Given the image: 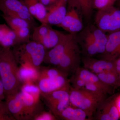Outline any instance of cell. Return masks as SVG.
I'll return each mask as SVG.
<instances>
[{"label":"cell","instance_id":"30bf717a","mask_svg":"<svg viewBox=\"0 0 120 120\" xmlns=\"http://www.w3.org/2000/svg\"><path fill=\"white\" fill-rule=\"evenodd\" d=\"M20 91L23 107L24 120H33L35 116L44 110L41 101V94H31Z\"/></svg>","mask_w":120,"mask_h":120},{"label":"cell","instance_id":"2e32d148","mask_svg":"<svg viewBox=\"0 0 120 120\" xmlns=\"http://www.w3.org/2000/svg\"><path fill=\"white\" fill-rule=\"evenodd\" d=\"M74 74L86 82L93 84L98 87L107 94L112 95L113 94L114 90H115L114 88L104 83L96 74L86 69L79 67Z\"/></svg>","mask_w":120,"mask_h":120},{"label":"cell","instance_id":"836d02e7","mask_svg":"<svg viewBox=\"0 0 120 120\" xmlns=\"http://www.w3.org/2000/svg\"><path fill=\"white\" fill-rule=\"evenodd\" d=\"M115 102L118 109L120 118V94L117 95L115 98Z\"/></svg>","mask_w":120,"mask_h":120},{"label":"cell","instance_id":"8fae6325","mask_svg":"<svg viewBox=\"0 0 120 120\" xmlns=\"http://www.w3.org/2000/svg\"><path fill=\"white\" fill-rule=\"evenodd\" d=\"M76 35L70 33L65 34L57 45L46 52L43 62L57 66L65 52L75 37Z\"/></svg>","mask_w":120,"mask_h":120},{"label":"cell","instance_id":"5bb4252c","mask_svg":"<svg viewBox=\"0 0 120 120\" xmlns=\"http://www.w3.org/2000/svg\"><path fill=\"white\" fill-rule=\"evenodd\" d=\"M68 0H60L52 7L47 9L45 23L58 26L62 22L67 12Z\"/></svg>","mask_w":120,"mask_h":120},{"label":"cell","instance_id":"e575fe53","mask_svg":"<svg viewBox=\"0 0 120 120\" xmlns=\"http://www.w3.org/2000/svg\"><path fill=\"white\" fill-rule=\"evenodd\" d=\"M118 86L120 87V73L118 74Z\"/></svg>","mask_w":120,"mask_h":120},{"label":"cell","instance_id":"277c9868","mask_svg":"<svg viewBox=\"0 0 120 120\" xmlns=\"http://www.w3.org/2000/svg\"><path fill=\"white\" fill-rule=\"evenodd\" d=\"M106 95L98 94L86 89H75L70 87V103L84 110L90 120H93L94 114L102 101L107 98Z\"/></svg>","mask_w":120,"mask_h":120},{"label":"cell","instance_id":"52a82bcc","mask_svg":"<svg viewBox=\"0 0 120 120\" xmlns=\"http://www.w3.org/2000/svg\"><path fill=\"white\" fill-rule=\"evenodd\" d=\"M76 37V35L65 52L59 64L56 66L57 68L68 75L75 73L80 67L82 61V52Z\"/></svg>","mask_w":120,"mask_h":120},{"label":"cell","instance_id":"603a6c76","mask_svg":"<svg viewBox=\"0 0 120 120\" xmlns=\"http://www.w3.org/2000/svg\"><path fill=\"white\" fill-rule=\"evenodd\" d=\"M50 28L49 25L45 23L35 27L31 37L32 41L43 45L49 36Z\"/></svg>","mask_w":120,"mask_h":120},{"label":"cell","instance_id":"9c48e42d","mask_svg":"<svg viewBox=\"0 0 120 120\" xmlns=\"http://www.w3.org/2000/svg\"><path fill=\"white\" fill-rule=\"evenodd\" d=\"M0 11L4 15L16 16L26 20L32 28L35 27L34 17L30 13L23 0H0Z\"/></svg>","mask_w":120,"mask_h":120},{"label":"cell","instance_id":"484cf974","mask_svg":"<svg viewBox=\"0 0 120 120\" xmlns=\"http://www.w3.org/2000/svg\"><path fill=\"white\" fill-rule=\"evenodd\" d=\"M79 8L80 13L87 21L90 19L92 14L91 0H75Z\"/></svg>","mask_w":120,"mask_h":120},{"label":"cell","instance_id":"d590c367","mask_svg":"<svg viewBox=\"0 0 120 120\" xmlns=\"http://www.w3.org/2000/svg\"><path fill=\"white\" fill-rule=\"evenodd\" d=\"M116 2V5L117 7L120 8V0H117Z\"/></svg>","mask_w":120,"mask_h":120},{"label":"cell","instance_id":"4dcf8cb0","mask_svg":"<svg viewBox=\"0 0 120 120\" xmlns=\"http://www.w3.org/2000/svg\"><path fill=\"white\" fill-rule=\"evenodd\" d=\"M56 117L51 112L43 111L35 116L33 120H56Z\"/></svg>","mask_w":120,"mask_h":120},{"label":"cell","instance_id":"9a60e30c","mask_svg":"<svg viewBox=\"0 0 120 120\" xmlns=\"http://www.w3.org/2000/svg\"><path fill=\"white\" fill-rule=\"evenodd\" d=\"M105 52L101 59L115 60L120 56V30L108 34Z\"/></svg>","mask_w":120,"mask_h":120},{"label":"cell","instance_id":"d6a6232c","mask_svg":"<svg viewBox=\"0 0 120 120\" xmlns=\"http://www.w3.org/2000/svg\"><path fill=\"white\" fill-rule=\"evenodd\" d=\"M5 98L4 89L1 78L0 76V101H3Z\"/></svg>","mask_w":120,"mask_h":120},{"label":"cell","instance_id":"8992f818","mask_svg":"<svg viewBox=\"0 0 120 120\" xmlns=\"http://www.w3.org/2000/svg\"><path fill=\"white\" fill-rule=\"evenodd\" d=\"M70 87L47 93L41 92V98L50 112L58 120L61 112L70 104Z\"/></svg>","mask_w":120,"mask_h":120},{"label":"cell","instance_id":"ffe728a7","mask_svg":"<svg viewBox=\"0 0 120 120\" xmlns=\"http://www.w3.org/2000/svg\"><path fill=\"white\" fill-rule=\"evenodd\" d=\"M39 70L32 65L27 64L20 65L19 67L18 76L22 84L28 82H37L39 76Z\"/></svg>","mask_w":120,"mask_h":120},{"label":"cell","instance_id":"e0dca14e","mask_svg":"<svg viewBox=\"0 0 120 120\" xmlns=\"http://www.w3.org/2000/svg\"><path fill=\"white\" fill-rule=\"evenodd\" d=\"M9 112L15 120H24L23 107L20 91L5 97Z\"/></svg>","mask_w":120,"mask_h":120},{"label":"cell","instance_id":"5b68a950","mask_svg":"<svg viewBox=\"0 0 120 120\" xmlns=\"http://www.w3.org/2000/svg\"><path fill=\"white\" fill-rule=\"evenodd\" d=\"M95 22L96 26L105 33L120 30V8L113 5L98 11Z\"/></svg>","mask_w":120,"mask_h":120},{"label":"cell","instance_id":"cb8c5ba5","mask_svg":"<svg viewBox=\"0 0 120 120\" xmlns=\"http://www.w3.org/2000/svg\"><path fill=\"white\" fill-rule=\"evenodd\" d=\"M2 17L9 26L14 30L23 27H28L30 29L32 28V26L27 21L20 17L4 14L2 15Z\"/></svg>","mask_w":120,"mask_h":120},{"label":"cell","instance_id":"4fadbf2b","mask_svg":"<svg viewBox=\"0 0 120 120\" xmlns=\"http://www.w3.org/2000/svg\"><path fill=\"white\" fill-rule=\"evenodd\" d=\"M82 62L84 68L96 74L108 71L117 73L114 60L97 59L92 57L84 56L82 58Z\"/></svg>","mask_w":120,"mask_h":120},{"label":"cell","instance_id":"44dd1931","mask_svg":"<svg viewBox=\"0 0 120 120\" xmlns=\"http://www.w3.org/2000/svg\"><path fill=\"white\" fill-rule=\"evenodd\" d=\"M95 42L99 50L100 54L105 52L108 35L92 24L88 26L84 29Z\"/></svg>","mask_w":120,"mask_h":120},{"label":"cell","instance_id":"8d00e7d4","mask_svg":"<svg viewBox=\"0 0 120 120\" xmlns=\"http://www.w3.org/2000/svg\"><path fill=\"white\" fill-rule=\"evenodd\" d=\"M2 47H1L0 46V49H1V48H2Z\"/></svg>","mask_w":120,"mask_h":120},{"label":"cell","instance_id":"ba28073f","mask_svg":"<svg viewBox=\"0 0 120 120\" xmlns=\"http://www.w3.org/2000/svg\"><path fill=\"white\" fill-rule=\"evenodd\" d=\"M80 15L82 14L76 1L68 0L67 13L62 22L57 26L70 34H76L83 28Z\"/></svg>","mask_w":120,"mask_h":120},{"label":"cell","instance_id":"ac0fdd59","mask_svg":"<svg viewBox=\"0 0 120 120\" xmlns=\"http://www.w3.org/2000/svg\"><path fill=\"white\" fill-rule=\"evenodd\" d=\"M21 42L14 30L7 24H0V46L11 48Z\"/></svg>","mask_w":120,"mask_h":120},{"label":"cell","instance_id":"7a4b0ae2","mask_svg":"<svg viewBox=\"0 0 120 120\" xmlns=\"http://www.w3.org/2000/svg\"><path fill=\"white\" fill-rule=\"evenodd\" d=\"M35 82L41 92L47 93L71 86L68 75L58 68L41 67Z\"/></svg>","mask_w":120,"mask_h":120},{"label":"cell","instance_id":"7c38bea8","mask_svg":"<svg viewBox=\"0 0 120 120\" xmlns=\"http://www.w3.org/2000/svg\"><path fill=\"white\" fill-rule=\"evenodd\" d=\"M116 95L102 101L94 114L93 119L97 120H117L120 118L115 102Z\"/></svg>","mask_w":120,"mask_h":120},{"label":"cell","instance_id":"7402d4cb","mask_svg":"<svg viewBox=\"0 0 120 120\" xmlns=\"http://www.w3.org/2000/svg\"><path fill=\"white\" fill-rule=\"evenodd\" d=\"M58 120H90L87 114L80 108L69 106L60 113Z\"/></svg>","mask_w":120,"mask_h":120},{"label":"cell","instance_id":"f1b7e54d","mask_svg":"<svg viewBox=\"0 0 120 120\" xmlns=\"http://www.w3.org/2000/svg\"><path fill=\"white\" fill-rule=\"evenodd\" d=\"M0 120H15L3 101H0Z\"/></svg>","mask_w":120,"mask_h":120},{"label":"cell","instance_id":"f546056e","mask_svg":"<svg viewBox=\"0 0 120 120\" xmlns=\"http://www.w3.org/2000/svg\"><path fill=\"white\" fill-rule=\"evenodd\" d=\"M71 86L75 89H82L84 88L86 82L82 79L75 74H72V76L69 79Z\"/></svg>","mask_w":120,"mask_h":120},{"label":"cell","instance_id":"4316f807","mask_svg":"<svg viewBox=\"0 0 120 120\" xmlns=\"http://www.w3.org/2000/svg\"><path fill=\"white\" fill-rule=\"evenodd\" d=\"M117 0H91L93 9L101 10L113 6Z\"/></svg>","mask_w":120,"mask_h":120},{"label":"cell","instance_id":"3957f363","mask_svg":"<svg viewBox=\"0 0 120 120\" xmlns=\"http://www.w3.org/2000/svg\"><path fill=\"white\" fill-rule=\"evenodd\" d=\"M11 50L18 64H27L38 69L43 62L46 52L43 45L33 41L15 45Z\"/></svg>","mask_w":120,"mask_h":120},{"label":"cell","instance_id":"d6986e66","mask_svg":"<svg viewBox=\"0 0 120 120\" xmlns=\"http://www.w3.org/2000/svg\"><path fill=\"white\" fill-rule=\"evenodd\" d=\"M23 1L32 16L41 23H45L47 10L41 0H23Z\"/></svg>","mask_w":120,"mask_h":120},{"label":"cell","instance_id":"d4e9b609","mask_svg":"<svg viewBox=\"0 0 120 120\" xmlns=\"http://www.w3.org/2000/svg\"><path fill=\"white\" fill-rule=\"evenodd\" d=\"M104 83L114 89L118 86V74L114 72L108 71L96 74Z\"/></svg>","mask_w":120,"mask_h":120},{"label":"cell","instance_id":"6da1fadb","mask_svg":"<svg viewBox=\"0 0 120 120\" xmlns=\"http://www.w3.org/2000/svg\"><path fill=\"white\" fill-rule=\"evenodd\" d=\"M19 68L11 48L2 47L0 49V76L5 97L20 91L22 84L18 77Z\"/></svg>","mask_w":120,"mask_h":120},{"label":"cell","instance_id":"1f68e13d","mask_svg":"<svg viewBox=\"0 0 120 120\" xmlns=\"http://www.w3.org/2000/svg\"><path fill=\"white\" fill-rule=\"evenodd\" d=\"M60 0H41L46 9L50 8L58 2Z\"/></svg>","mask_w":120,"mask_h":120},{"label":"cell","instance_id":"83f0119b","mask_svg":"<svg viewBox=\"0 0 120 120\" xmlns=\"http://www.w3.org/2000/svg\"><path fill=\"white\" fill-rule=\"evenodd\" d=\"M30 28L23 27L15 30L21 44L30 42Z\"/></svg>","mask_w":120,"mask_h":120}]
</instances>
